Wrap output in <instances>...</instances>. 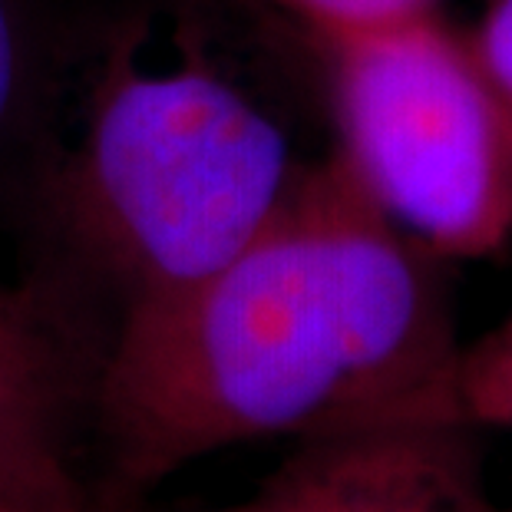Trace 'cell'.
Listing matches in <instances>:
<instances>
[{
	"mask_svg": "<svg viewBox=\"0 0 512 512\" xmlns=\"http://www.w3.org/2000/svg\"><path fill=\"white\" fill-rule=\"evenodd\" d=\"M460 347L443 261L337 156L301 166L228 265L116 318L90 387L106 463L96 512H136L235 443L450 420Z\"/></svg>",
	"mask_w": 512,
	"mask_h": 512,
	"instance_id": "cell-1",
	"label": "cell"
},
{
	"mask_svg": "<svg viewBox=\"0 0 512 512\" xmlns=\"http://www.w3.org/2000/svg\"><path fill=\"white\" fill-rule=\"evenodd\" d=\"M298 169L285 129L219 70L119 53L60 172L57 219L123 318L228 265Z\"/></svg>",
	"mask_w": 512,
	"mask_h": 512,
	"instance_id": "cell-2",
	"label": "cell"
},
{
	"mask_svg": "<svg viewBox=\"0 0 512 512\" xmlns=\"http://www.w3.org/2000/svg\"><path fill=\"white\" fill-rule=\"evenodd\" d=\"M344 162L364 195L440 261L512 238V100L437 10L324 37Z\"/></svg>",
	"mask_w": 512,
	"mask_h": 512,
	"instance_id": "cell-3",
	"label": "cell"
},
{
	"mask_svg": "<svg viewBox=\"0 0 512 512\" xmlns=\"http://www.w3.org/2000/svg\"><path fill=\"white\" fill-rule=\"evenodd\" d=\"M182 512H503L476 430L407 420L298 440L248 496Z\"/></svg>",
	"mask_w": 512,
	"mask_h": 512,
	"instance_id": "cell-4",
	"label": "cell"
},
{
	"mask_svg": "<svg viewBox=\"0 0 512 512\" xmlns=\"http://www.w3.org/2000/svg\"><path fill=\"white\" fill-rule=\"evenodd\" d=\"M100 354L43 288L0 285V466H70L76 410H90Z\"/></svg>",
	"mask_w": 512,
	"mask_h": 512,
	"instance_id": "cell-5",
	"label": "cell"
},
{
	"mask_svg": "<svg viewBox=\"0 0 512 512\" xmlns=\"http://www.w3.org/2000/svg\"><path fill=\"white\" fill-rule=\"evenodd\" d=\"M446 413L473 430H512V311L479 341L460 347Z\"/></svg>",
	"mask_w": 512,
	"mask_h": 512,
	"instance_id": "cell-6",
	"label": "cell"
},
{
	"mask_svg": "<svg viewBox=\"0 0 512 512\" xmlns=\"http://www.w3.org/2000/svg\"><path fill=\"white\" fill-rule=\"evenodd\" d=\"M261 4L278 7L281 14L301 20L318 40L437 10V0H261Z\"/></svg>",
	"mask_w": 512,
	"mask_h": 512,
	"instance_id": "cell-7",
	"label": "cell"
},
{
	"mask_svg": "<svg viewBox=\"0 0 512 512\" xmlns=\"http://www.w3.org/2000/svg\"><path fill=\"white\" fill-rule=\"evenodd\" d=\"M30 90V47L14 0H0V146L24 116Z\"/></svg>",
	"mask_w": 512,
	"mask_h": 512,
	"instance_id": "cell-8",
	"label": "cell"
},
{
	"mask_svg": "<svg viewBox=\"0 0 512 512\" xmlns=\"http://www.w3.org/2000/svg\"><path fill=\"white\" fill-rule=\"evenodd\" d=\"M479 60L493 73V80L503 86L512 100V0H489L486 14L479 20L476 34H470Z\"/></svg>",
	"mask_w": 512,
	"mask_h": 512,
	"instance_id": "cell-9",
	"label": "cell"
}]
</instances>
